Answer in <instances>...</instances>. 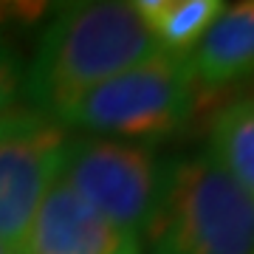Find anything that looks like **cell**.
Wrapping results in <instances>:
<instances>
[{
	"mask_svg": "<svg viewBox=\"0 0 254 254\" xmlns=\"http://www.w3.org/2000/svg\"><path fill=\"white\" fill-rule=\"evenodd\" d=\"M187 57L195 85L203 88H226L254 73V0L223 6Z\"/></svg>",
	"mask_w": 254,
	"mask_h": 254,
	"instance_id": "52a82bcc",
	"label": "cell"
},
{
	"mask_svg": "<svg viewBox=\"0 0 254 254\" xmlns=\"http://www.w3.org/2000/svg\"><path fill=\"white\" fill-rule=\"evenodd\" d=\"M164 170L153 150L116 138L68 147L60 181L91 209L133 237L147 235L164 190Z\"/></svg>",
	"mask_w": 254,
	"mask_h": 254,
	"instance_id": "277c9868",
	"label": "cell"
},
{
	"mask_svg": "<svg viewBox=\"0 0 254 254\" xmlns=\"http://www.w3.org/2000/svg\"><path fill=\"white\" fill-rule=\"evenodd\" d=\"M68 127L34 108H17L0 122V240L23 243L68 155Z\"/></svg>",
	"mask_w": 254,
	"mask_h": 254,
	"instance_id": "5b68a950",
	"label": "cell"
},
{
	"mask_svg": "<svg viewBox=\"0 0 254 254\" xmlns=\"http://www.w3.org/2000/svg\"><path fill=\"white\" fill-rule=\"evenodd\" d=\"M133 9L153 34L161 51L187 54L200 43L206 28L215 23L223 3L220 0H136Z\"/></svg>",
	"mask_w": 254,
	"mask_h": 254,
	"instance_id": "ba28073f",
	"label": "cell"
},
{
	"mask_svg": "<svg viewBox=\"0 0 254 254\" xmlns=\"http://www.w3.org/2000/svg\"><path fill=\"white\" fill-rule=\"evenodd\" d=\"M150 254H254V198L206 155L164 173Z\"/></svg>",
	"mask_w": 254,
	"mask_h": 254,
	"instance_id": "7a4b0ae2",
	"label": "cell"
},
{
	"mask_svg": "<svg viewBox=\"0 0 254 254\" xmlns=\"http://www.w3.org/2000/svg\"><path fill=\"white\" fill-rule=\"evenodd\" d=\"M20 254H141V243L57 181L37 209Z\"/></svg>",
	"mask_w": 254,
	"mask_h": 254,
	"instance_id": "8992f818",
	"label": "cell"
},
{
	"mask_svg": "<svg viewBox=\"0 0 254 254\" xmlns=\"http://www.w3.org/2000/svg\"><path fill=\"white\" fill-rule=\"evenodd\" d=\"M209 158L254 198V99L218 113L209 136Z\"/></svg>",
	"mask_w": 254,
	"mask_h": 254,
	"instance_id": "9c48e42d",
	"label": "cell"
},
{
	"mask_svg": "<svg viewBox=\"0 0 254 254\" xmlns=\"http://www.w3.org/2000/svg\"><path fill=\"white\" fill-rule=\"evenodd\" d=\"M195 88L190 57L161 51L88 91L60 125L122 138L170 136L192 116Z\"/></svg>",
	"mask_w": 254,
	"mask_h": 254,
	"instance_id": "3957f363",
	"label": "cell"
},
{
	"mask_svg": "<svg viewBox=\"0 0 254 254\" xmlns=\"http://www.w3.org/2000/svg\"><path fill=\"white\" fill-rule=\"evenodd\" d=\"M0 254H20V249H17V246H9V243H3V240H0Z\"/></svg>",
	"mask_w": 254,
	"mask_h": 254,
	"instance_id": "8fae6325",
	"label": "cell"
},
{
	"mask_svg": "<svg viewBox=\"0 0 254 254\" xmlns=\"http://www.w3.org/2000/svg\"><path fill=\"white\" fill-rule=\"evenodd\" d=\"M20 88H23V68L17 51L11 48L6 34H0V122L17 110Z\"/></svg>",
	"mask_w": 254,
	"mask_h": 254,
	"instance_id": "30bf717a",
	"label": "cell"
},
{
	"mask_svg": "<svg viewBox=\"0 0 254 254\" xmlns=\"http://www.w3.org/2000/svg\"><path fill=\"white\" fill-rule=\"evenodd\" d=\"M155 54L133 3H71L40 34L23 88L34 110L60 122L96 85Z\"/></svg>",
	"mask_w": 254,
	"mask_h": 254,
	"instance_id": "6da1fadb",
	"label": "cell"
}]
</instances>
